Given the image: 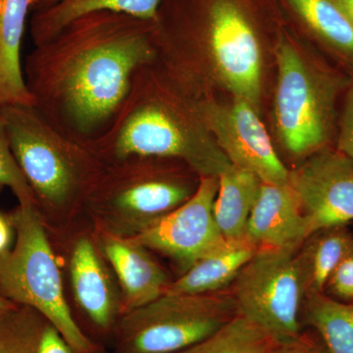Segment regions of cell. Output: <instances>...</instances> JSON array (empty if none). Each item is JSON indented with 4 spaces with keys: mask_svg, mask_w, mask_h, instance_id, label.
I'll return each instance as SVG.
<instances>
[{
    "mask_svg": "<svg viewBox=\"0 0 353 353\" xmlns=\"http://www.w3.org/2000/svg\"><path fill=\"white\" fill-rule=\"evenodd\" d=\"M152 21L101 11L34 46L24 76L34 108L73 138L99 136L129 92L137 70L157 60Z\"/></svg>",
    "mask_w": 353,
    "mask_h": 353,
    "instance_id": "obj_1",
    "label": "cell"
},
{
    "mask_svg": "<svg viewBox=\"0 0 353 353\" xmlns=\"http://www.w3.org/2000/svg\"><path fill=\"white\" fill-rule=\"evenodd\" d=\"M155 62L137 70L112 119L88 141L106 162L165 158L183 162L199 176H219L232 164L202 122L199 101L181 83H164Z\"/></svg>",
    "mask_w": 353,
    "mask_h": 353,
    "instance_id": "obj_2",
    "label": "cell"
},
{
    "mask_svg": "<svg viewBox=\"0 0 353 353\" xmlns=\"http://www.w3.org/2000/svg\"><path fill=\"white\" fill-rule=\"evenodd\" d=\"M0 116L38 202L61 209L85 199L106 164L90 141L64 134L32 105L0 106Z\"/></svg>",
    "mask_w": 353,
    "mask_h": 353,
    "instance_id": "obj_3",
    "label": "cell"
},
{
    "mask_svg": "<svg viewBox=\"0 0 353 353\" xmlns=\"http://www.w3.org/2000/svg\"><path fill=\"white\" fill-rule=\"evenodd\" d=\"M276 60L279 139L292 157L305 159L336 136V101L352 81L311 61L287 39L279 41Z\"/></svg>",
    "mask_w": 353,
    "mask_h": 353,
    "instance_id": "obj_4",
    "label": "cell"
},
{
    "mask_svg": "<svg viewBox=\"0 0 353 353\" xmlns=\"http://www.w3.org/2000/svg\"><path fill=\"white\" fill-rule=\"evenodd\" d=\"M16 243L0 255V294L29 306L62 334L74 353H94V345L72 316L61 274L37 205H19L11 217Z\"/></svg>",
    "mask_w": 353,
    "mask_h": 353,
    "instance_id": "obj_5",
    "label": "cell"
},
{
    "mask_svg": "<svg viewBox=\"0 0 353 353\" xmlns=\"http://www.w3.org/2000/svg\"><path fill=\"white\" fill-rule=\"evenodd\" d=\"M297 250L259 248L234 281L239 314L259 325L277 343L301 336L299 313L308 280Z\"/></svg>",
    "mask_w": 353,
    "mask_h": 353,
    "instance_id": "obj_6",
    "label": "cell"
},
{
    "mask_svg": "<svg viewBox=\"0 0 353 353\" xmlns=\"http://www.w3.org/2000/svg\"><path fill=\"white\" fill-rule=\"evenodd\" d=\"M233 294H163L126 313L121 353H178L238 314Z\"/></svg>",
    "mask_w": 353,
    "mask_h": 353,
    "instance_id": "obj_7",
    "label": "cell"
},
{
    "mask_svg": "<svg viewBox=\"0 0 353 353\" xmlns=\"http://www.w3.org/2000/svg\"><path fill=\"white\" fill-rule=\"evenodd\" d=\"M155 158L106 162L85 201L97 212L134 228V236L143 231L185 203L196 190L183 178L160 173L153 165Z\"/></svg>",
    "mask_w": 353,
    "mask_h": 353,
    "instance_id": "obj_8",
    "label": "cell"
},
{
    "mask_svg": "<svg viewBox=\"0 0 353 353\" xmlns=\"http://www.w3.org/2000/svg\"><path fill=\"white\" fill-rule=\"evenodd\" d=\"M208 46L213 68L233 94L259 111L262 55L252 26L233 0H215L208 11Z\"/></svg>",
    "mask_w": 353,
    "mask_h": 353,
    "instance_id": "obj_9",
    "label": "cell"
},
{
    "mask_svg": "<svg viewBox=\"0 0 353 353\" xmlns=\"http://www.w3.org/2000/svg\"><path fill=\"white\" fill-rule=\"evenodd\" d=\"M202 122L231 164L252 172L262 183L289 185L290 170L275 152L259 111L243 99L230 103L199 101Z\"/></svg>",
    "mask_w": 353,
    "mask_h": 353,
    "instance_id": "obj_10",
    "label": "cell"
},
{
    "mask_svg": "<svg viewBox=\"0 0 353 353\" xmlns=\"http://www.w3.org/2000/svg\"><path fill=\"white\" fill-rule=\"evenodd\" d=\"M218 190V176H199L196 192L185 203L130 239L189 269L227 243L213 212Z\"/></svg>",
    "mask_w": 353,
    "mask_h": 353,
    "instance_id": "obj_11",
    "label": "cell"
},
{
    "mask_svg": "<svg viewBox=\"0 0 353 353\" xmlns=\"http://www.w3.org/2000/svg\"><path fill=\"white\" fill-rule=\"evenodd\" d=\"M307 222L309 236L353 221V160L331 146L306 157L290 171Z\"/></svg>",
    "mask_w": 353,
    "mask_h": 353,
    "instance_id": "obj_12",
    "label": "cell"
},
{
    "mask_svg": "<svg viewBox=\"0 0 353 353\" xmlns=\"http://www.w3.org/2000/svg\"><path fill=\"white\" fill-rule=\"evenodd\" d=\"M246 238L259 250H299L310 238L303 208L290 185L261 183L248 219Z\"/></svg>",
    "mask_w": 353,
    "mask_h": 353,
    "instance_id": "obj_13",
    "label": "cell"
},
{
    "mask_svg": "<svg viewBox=\"0 0 353 353\" xmlns=\"http://www.w3.org/2000/svg\"><path fill=\"white\" fill-rule=\"evenodd\" d=\"M102 246L124 292L126 313L163 296L168 278L148 248L113 234H103Z\"/></svg>",
    "mask_w": 353,
    "mask_h": 353,
    "instance_id": "obj_14",
    "label": "cell"
},
{
    "mask_svg": "<svg viewBox=\"0 0 353 353\" xmlns=\"http://www.w3.org/2000/svg\"><path fill=\"white\" fill-rule=\"evenodd\" d=\"M32 7V0H0V106L34 105L21 57Z\"/></svg>",
    "mask_w": 353,
    "mask_h": 353,
    "instance_id": "obj_15",
    "label": "cell"
},
{
    "mask_svg": "<svg viewBox=\"0 0 353 353\" xmlns=\"http://www.w3.org/2000/svg\"><path fill=\"white\" fill-rule=\"evenodd\" d=\"M70 271L77 301L97 327L108 329L115 315V296L105 266L88 239L77 241Z\"/></svg>",
    "mask_w": 353,
    "mask_h": 353,
    "instance_id": "obj_16",
    "label": "cell"
},
{
    "mask_svg": "<svg viewBox=\"0 0 353 353\" xmlns=\"http://www.w3.org/2000/svg\"><path fill=\"white\" fill-rule=\"evenodd\" d=\"M257 250V246L248 238L227 241L220 250L192 265L182 277L169 284L164 294H215L234 283Z\"/></svg>",
    "mask_w": 353,
    "mask_h": 353,
    "instance_id": "obj_17",
    "label": "cell"
},
{
    "mask_svg": "<svg viewBox=\"0 0 353 353\" xmlns=\"http://www.w3.org/2000/svg\"><path fill=\"white\" fill-rule=\"evenodd\" d=\"M161 0H58L52 6L32 12L30 31L34 46L57 34L78 18L94 12L127 14L155 22Z\"/></svg>",
    "mask_w": 353,
    "mask_h": 353,
    "instance_id": "obj_18",
    "label": "cell"
},
{
    "mask_svg": "<svg viewBox=\"0 0 353 353\" xmlns=\"http://www.w3.org/2000/svg\"><path fill=\"white\" fill-rule=\"evenodd\" d=\"M214 217L228 241L246 238V227L261 189V181L252 172L232 164L219 176Z\"/></svg>",
    "mask_w": 353,
    "mask_h": 353,
    "instance_id": "obj_19",
    "label": "cell"
},
{
    "mask_svg": "<svg viewBox=\"0 0 353 353\" xmlns=\"http://www.w3.org/2000/svg\"><path fill=\"white\" fill-rule=\"evenodd\" d=\"M332 57L353 75V25L336 0H287Z\"/></svg>",
    "mask_w": 353,
    "mask_h": 353,
    "instance_id": "obj_20",
    "label": "cell"
},
{
    "mask_svg": "<svg viewBox=\"0 0 353 353\" xmlns=\"http://www.w3.org/2000/svg\"><path fill=\"white\" fill-rule=\"evenodd\" d=\"M303 307L306 322L330 353H353V301L313 292L306 294Z\"/></svg>",
    "mask_w": 353,
    "mask_h": 353,
    "instance_id": "obj_21",
    "label": "cell"
},
{
    "mask_svg": "<svg viewBox=\"0 0 353 353\" xmlns=\"http://www.w3.org/2000/svg\"><path fill=\"white\" fill-rule=\"evenodd\" d=\"M0 325L1 353H74L62 334L46 318L16 317Z\"/></svg>",
    "mask_w": 353,
    "mask_h": 353,
    "instance_id": "obj_22",
    "label": "cell"
},
{
    "mask_svg": "<svg viewBox=\"0 0 353 353\" xmlns=\"http://www.w3.org/2000/svg\"><path fill=\"white\" fill-rule=\"evenodd\" d=\"M277 345L259 325L238 313L208 338L178 353H270Z\"/></svg>",
    "mask_w": 353,
    "mask_h": 353,
    "instance_id": "obj_23",
    "label": "cell"
},
{
    "mask_svg": "<svg viewBox=\"0 0 353 353\" xmlns=\"http://www.w3.org/2000/svg\"><path fill=\"white\" fill-rule=\"evenodd\" d=\"M315 236L301 252L307 272V294L325 292L330 277L353 243V236L345 227L325 230Z\"/></svg>",
    "mask_w": 353,
    "mask_h": 353,
    "instance_id": "obj_24",
    "label": "cell"
},
{
    "mask_svg": "<svg viewBox=\"0 0 353 353\" xmlns=\"http://www.w3.org/2000/svg\"><path fill=\"white\" fill-rule=\"evenodd\" d=\"M9 188L21 205H37L39 202L14 157L6 124L0 116V190Z\"/></svg>",
    "mask_w": 353,
    "mask_h": 353,
    "instance_id": "obj_25",
    "label": "cell"
},
{
    "mask_svg": "<svg viewBox=\"0 0 353 353\" xmlns=\"http://www.w3.org/2000/svg\"><path fill=\"white\" fill-rule=\"evenodd\" d=\"M333 299L353 301V243L327 283L326 289Z\"/></svg>",
    "mask_w": 353,
    "mask_h": 353,
    "instance_id": "obj_26",
    "label": "cell"
},
{
    "mask_svg": "<svg viewBox=\"0 0 353 353\" xmlns=\"http://www.w3.org/2000/svg\"><path fill=\"white\" fill-rule=\"evenodd\" d=\"M336 148L353 160V81L345 90L343 110L338 120Z\"/></svg>",
    "mask_w": 353,
    "mask_h": 353,
    "instance_id": "obj_27",
    "label": "cell"
},
{
    "mask_svg": "<svg viewBox=\"0 0 353 353\" xmlns=\"http://www.w3.org/2000/svg\"><path fill=\"white\" fill-rule=\"evenodd\" d=\"M270 353H330L321 339L310 336H297L287 343H278Z\"/></svg>",
    "mask_w": 353,
    "mask_h": 353,
    "instance_id": "obj_28",
    "label": "cell"
},
{
    "mask_svg": "<svg viewBox=\"0 0 353 353\" xmlns=\"http://www.w3.org/2000/svg\"><path fill=\"white\" fill-rule=\"evenodd\" d=\"M11 241L10 225L3 216L0 215V255L8 250Z\"/></svg>",
    "mask_w": 353,
    "mask_h": 353,
    "instance_id": "obj_29",
    "label": "cell"
},
{
    "mask_svg": "<svg viewBox=\"0 0 353 353\" xmlns=\"http://www.w3.org/2000/svg\"><path fill=\"white\" fill-rule=\"evenodd\" d=\"M15 311V305L12 301H9L6 296L0 294V317L9 314Z\"/></svg>",
    "mask_w": 353,
    "mask_h": 353,
    "instance_id": "obj_30",
    "label": "cell"
},
{
    "mask_svg": "<svg viewBox=\"0 0 353 353\" xmlns=\"http://www.w3.org/2000/svg\"><path fill=\"white\" fill-rule=\"evenodd\" d=\"M336 1L353 25V0H336Z\"/></svg>",
    "mask_w": 353,
    "mask_h": 353,
    "instance_id": "obj_31",
    "label": "cell"
},
{
    "mask_svg": "<svg viewBox=\"0 0 353 353\" xmlns=\"http://www.w3.org/2000/svg\"><path fill=\"white\" fill-rule=\"evenodd\" d=\"M58 0H32V12L46 8V7L52 6Z\"/></svg>",
    "mask_w": 353,
    "mask_h": 353,
    "instance_id": "obj_32",
    "label": "cell"
},
{
    "mask_svg": "<svg viewBox=\"0 0 353 353\" xmlns=\"http://www.w3.org/2000/svg\"><path fill=\"white\" fill-rule=\"evenodd\" d=\"M0 353H1V352H0Z\"/></svg>",
    "mask_w": 353,
    "mask_h": 353,
    "instance_id": "obj_33",
    "label": "cell"
}]
</instances>
